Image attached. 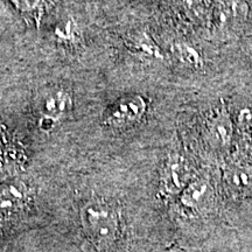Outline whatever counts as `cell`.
Instances as JSON below:
<instances>
[{"label":"cell","instance_id":"cell-1","mask_svg":"<svg viewBox=\"0 0 252 252\" xmlns=\"http://www.w3.org/2000/svg\"><path fill=\"white\" fill-rule=\"evenodd\" d=\"M83 229L94 247L110 249L118 239L119 219L116 208L108 201L91 200L81 210Z\"/></svg>","mask_w":252,"mask_h":252},{"label":"cell","instance_id":"cell-2","mask_svg":"<svg viewBox=\"0 0 252 252\" xmlns=\"http://www.w3.org/2000/svg\"><path fill=\"white\" fill-rule=\"evenodd\" d=\"M147 111V102L141 94H126L108 109L103 123L111 127H122L139 122Z\"/></svg>","mask_w":252,"mask_h":252},{"label":"cell","instance_id":"cell-3","mask_svg":"<svg viewBox=\"0 0 252 252\" xmlns=\"http://www.w3.org/2000/svg\"><path fill=\"white\" fill-rule=\"evenodd\" d=\"M190 169L179 154L167 158L161 172V190L166 195H175L190 184Z\"/></svg>","mask_w":252,"mask_h":252},{"label":"cell","instance_id":"cell-4","mask_svg":"<svg viewBox=\"0 0 252 252\" xmlns=\"http://www.w3.org/2000/svg\"><path fill=\"white\" fill-rule=\"evenodd\" d=\"M72 109V97L67 90L52 89L45 93L37 102L39 116H49L62 121Z\"/></svg>","mask_w":252,"mask_h":252},{"label":"cell","instance_id":"cell-5","mask_svg":"<svg viewBox=\"0 0 252 252\" xmlns=\"http://www.w3.org/2000/svg\"><path fill=\"white\" fill-rule=\"evenodd\" d=\"M28 190L24 185H7L0 188V215L17 212L26 203Z\"/></svg>","mask_w":252,"mask_h":252},{"label":"cell","instance_id":"cell-6","mask_svg":"<svg viewBox=\"0 0 252 252\" xmlns=\"http://www.w3.org/2000/svg\"><path fill=\"white\" fill-rule=\"evenodd\" d=\"M209 191V181L204 178H198L191 181L181 191V204L188 210H196L202 206Z\"/></svg>","mask_w":252,"mask_h":252},{"label":"cell","instance_id":"cell-7","mask_svg":"<svg viewBox=\"0 0 252 252\" xmlns=\"http://www.w3.org/2000/svg\"><path fill=\"white\" fill-rule=\"evenodd\" d=\"M127 48L137 54L146 56V58L162 59V53L152 37L147 33H135L128 37L126 42Z\"/></svg>","mask_w":252,"mask_h":252},{"label":"cell","instance_id":"cell-8","mask_svg":"<svg viewBox=\"0 0 252 252\" xmlns=\"http://www.w3.org/2000/svg\"><path fill=\"white\" fill-rule=\"evenodd\" d=\"M210 133L214 139L225 145L231 139V123L224 115L217 116L210 124Z\"/></svg>","mask_w":252,"mask_h":252},{"label":"cell","instance_id":"cell-9","mask_svg":"<svg viewBox=\"0 0 252 252\" xmlns=\"http://www.w3.org/2000/svg\"><path fill=\"white\" fill-rule=\"evenodd\" d=\"M54 36L62 43H74L77 40V26L72 19L62 21L54 28Z\"/></svg>","mask_w":252,"mask_h":252},{"label":"cell","instance_id":"cell-10","mask_svg":"<svg viewBox=\"0 0 252 252\" xmlns=\"http://www.w3.org/2000/svg\"><path fill=\"white\" fill-rule=\"evenodd\" d=\"M175 53L178 55L179 60L186 65L193 68H198L202 65V59L198 53L193 47L187 45V43H176L175 45Z\"/></svg>","mask_w":252,"mask_h":252},{"label":"cell","instance_id":"cell-11","mask_svg":"<svg viewBox=\"0 0 252 252\" xmlns=\"http://www.w3.org/2000/svg\"><path fill=\"white\" fill-rule=\"evenodd\" d=\"M61 121L54 117H49V116H39L37 119V127L41 132H50L58 126Z\"/></svg>","mask_w":252,"mask_h":252}]
</instances>
